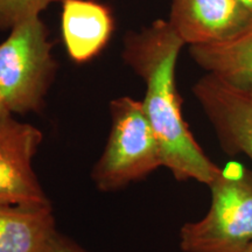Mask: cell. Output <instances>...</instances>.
Returning a JSON list of instances; mask_svg holds the SVG:
<instances>
[{
    "label": "cell",
    "instance_id": "cell-1",
    "mask_svg": "<svg viewBox=\"0 0 252 252\" xmlns=\"http://www.w3.org/2000/svg\"><path fill=\"white\" fill-rule=\"evenodd\" d=\"M184 46L168 21L157 20L125 36L123 58L146 87L141 102L159 144L162 166L176 180L209 186L220 167L209 159L189 131L176 89V63Z\"/></svg>",
    "mask_w": 252,
    "mask_h": 252
},
{
    "label": "cell",
    "instance_id": "cell-2",
    "mask_svg": "<svg viewBox=\"0 0 252 252\" xmlns=\"http://www.w3.org/2000/svg\"><path fill=\"white\" fill-rule=\"evenodd\" d=\"M210 188V207L180 230L184 252H242L252 242V171L231 161L220 167Z\"/></svg>",
    "mask_w": 252,
    "mask_h": 252
},
{
    "label": "cell",
    "instance_id": "cell-3",
    "mask_svg": "<svg viewBox=\"0 0 252 252\" xmlns=\"http://www.w3.org/2000/svg\"><path fill=\"white\" fill-rule=\"evenodd\" d=\"M55 71L48 31L40 17L15 25L0 43V96L8 112L39 111Z\"/></svg>",
    "mask_w": 252,
    "mask_h": 252
},
{
    "label": "cell",
    "instance_id": "cell-4",
    "mask_svg": "<svg viewBox=\"0 0 252 252\" xmlns=\"http://www.w3.org/2000/svg\"><path fill=\"white\" fill-rule=\"evenodd\" d=\"M111 130L91 178L102 191H115L162 166L156 135L143 102L119 97L110 103Z\"/></svg>",
    "mask_w": 252,
    "mask_h": 252
},
{
    "label": "cell",
    "instance_id": "cell-5",
    "mask_svg": "<svg viewBox=\"0 0 252 252\" xmlns=\"http://www.w3.org/2000/svg\"><path fill=\"white\" fill-rule=\"evenodd\" d=\"M42 139L35 126L0 117V204L50 203L33 168Z\"/></svg>",
    "mask_w": 252,
    "mask_h": 252
},
{
    "label": "cell",
    "instance_id": "cell-6",
    "mask_svg": "<svg viewBox=\"0 0 252 252\" xmlns=\"http://www.w3.org/2000/svg\"><path fill=\"white\" fill-rule=\"evenodd\" d=\"M193 94L229 156L244 154L252 161V89L204 75Z\"/></svg>",
    "mask_w": 252,
    "mask_h": 252
},
{
    "label": "cell",
    "instance_id": "cell-7",
    "mask_svg": "<svg viewBox=\"0 0 252 252\" xmlns=\"http://www.w3.org/2000/svg\"><path fill=\"white\" fill-rule=\"evenodd\" d=\"M251 20L239 0H172L168 23L185 45L197 46L229 39Z\"/></svg>",
    "mask_w": 252,
    "mask_h": 252
},
{
    "label": "cell",
    "instance_id": "cell-8",
    "mask_svg": "<svg viewBox=\"0 0 252 252\" xmlns=\"http://www.w3.org/2000/svg\"><path fill=\"white\" fill-rule=\"evenodd\" d=\"M62 36L72 61L96 58L111 39L115 21L108 6L94 0H62Z\"/></svg>",
    "mask_w": 252,
    "mask_h": 252
},
{
    "label": "cell",
    "instance_id": "cell-9",
    "mask_svg": "<svg viewBox=\"0 0 252 252\" xmlns=\"http://www.w3.org/2000/svg\"><path fill=\"white\" fill-rule=\"evenodd\" d=\"M58 231L52 204H0V252H41Z\"/></svg>",
    "mask_w": 252,
    "mask_h": 252
},
{
    "label": "cell",
    "instance_id": "cell-10",
    "mask_svg": "<svg viewBox=\"0 0 252 252\" xmlns=\"http://www.w3.org/2000/svg\"><path fill=\"white\" fill-rule=\"evenodd\" d=\"M191 59L208 74L252 89V20L229 39L189 47Z\"/></svg>",
    "mask_w": 252,
    "mask_h": 252
},
{
    "label": "cell",
    "instance_id": "cell-11",
    "mask_svg": "<svg viewBox=\"0 0 252 252\" xmlns=\"http://www.w3.org/2000/svg\"><path fill=\"white\" fill-rule=\"evenodd\" d=\"M62 0H0V31H11L15 25L33 17Z\"/></svg>",
    "mask_w": 252,
    "mask_h": 252
},
{
    "label": "cell",
    "instance_id": "cell-12",
    "mask_svg": "<svg viewBox=\"0 0 252 252\" xmlns=\"http://www.w3.org/2000/svg\"><path fill=\"white\" fill-rule=\"evenodd\" d=\"M41 252H88L81 248L80 245L75 243L74 241L69 239L65 236L60 234L56 231L54 235L50 237V239L47 242L45 248L42 249Z\"/></svg>",
    "mask_w": 252,
    "mask_h": 252
},
{
    "label": "cell",
    "instance_id": "cell-13",
    "mask_svg": "<svg viewBox=\"0 0 252 252\" xmlns=\"http://www.w3.org/2000/svg\"><path fill=\"white\" fill-rule=\"evenodd\" d=\"M6 115H11V113H9L8 110L6 109L5 104L1 99V96H0V117H1V116H6Z\"/></svg>",
    "mask_w": 252,
    "mask_h": 252
},
{
    "label": "cell",
    "instance_id": "cell-14",
    "mask_svg": "<svg viewBox=\"0 0 252 252\" xmlns=\"http://www.w3.org/2000/svg\"><path fill=\"white\" fill-rule=\"evenodd\" d=\"M239 1H241L245 7H248L252 12V0H239Z\"/></svg>",
    "mask_w": 252,
    "mask_h": 252
},
{
    "label": "cell",
    "instance_id": "cell-15",
    "mask_svg": "<svg viewBox=\"0 0 252 252\" xmlns=\"http://www.w3.org/2000/svg\"><path fill=\"white\" fill-rule=\"evenodd\" d=\"M242 252H252V242H251V243H250V244H249V245H248V247H247V248H245V249H244V250H243V251H242Z\"/></svg>",
    "mask_w": 252,
    "mask_h": 252
}]
</instances>
